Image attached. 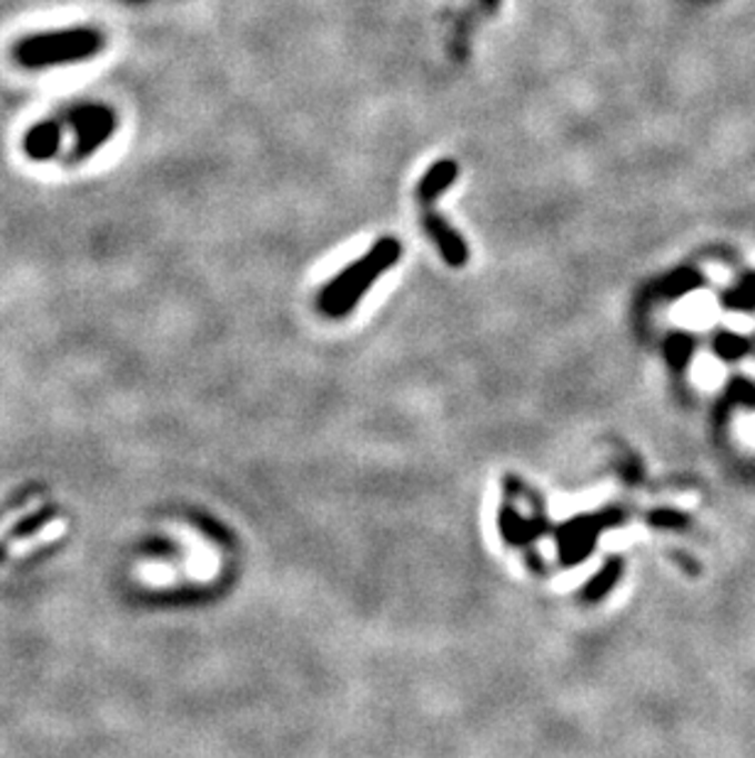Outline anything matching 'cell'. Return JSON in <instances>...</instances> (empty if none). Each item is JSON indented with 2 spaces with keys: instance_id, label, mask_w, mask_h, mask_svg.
Listing matches in <instances>:
<instances>
[{
  "instance_id": "5",
  "label": "cell",
  "mask_w": 755,
  "mask_h": 758,
  "mask_svg": "<svg viewBox=\"0 0 755 758\" xmlns=\"http://www.w3.org/2000/svg\"><path fill=\"white\" fill-rule=\"evenodd\" d=\"M59 146H62V123L59 121L34 123L22 140V150L34 162L52 160L59 152Z\"/></svg>"
},
{
  "instance_id": "10",
  "label": "cell",
  "mask_w": 755,
  "mask_h": 758,
  "mask_svg": "<svg viewBox=\"0 0 755 758\" xmlns=\"http://www.w3.org/2000/svg\"><path fill=\"white\" fill-rule=\"evenodd\" d=\"M689 351H692V339L689 337H684V335H675L670 341H667V353H670V359L672 363H684V359L689 357Z\"/></svg>"
},
{
  "instance_id": "4",
  "label": "cell",
  "mask_w": 755,
  "mask_h": 758,
  "mask_svg": "<svg viewBox=\"0 0 755 758\" xmlns=\"http://www.w3.org/2000/svg\"><path fill=\"white\" fill-rule=\"evenodd\" d=\"M422 223H424V231H427V236L434 241L436 251H440V256L444 258L446 266H452V268L466 266L469 246L462 239V233H456L450 223L436 215V211H432V207L424 209Z\"/></svg>"
},
{
  "instance_id": "8",
  "label": "cell",
  "mask_w": 755,
  "mask_h": 758,
  "mask_svg": "<svg viewBox=\"0 0 755 758\" xmlns=\"http://www.w3.org/2000/svg\"><path fill=\"white\" fill-rule=\"evenodd\" d=\"M714 349L722 359H741L743 353L748 351V341L741 339L736 335H728V331H722V335H716L714 339Z\"/></svg>"
},
{
  "instance_id": "6",
  "label": "cell",
  "mask_w": 755,
  "mask_h": 758,
  "mask_svg": "<svg viewBox=\"0 0 755 758\" xmlns=\"http://www.w3.org/2000/svg\"><path fill=\"white\" fill-rule=\"evenodd\" d=\"M459 177V164L454 160H440L434 162L432 168L424 172V177L417 184V199L420 205L427 209L432 207L434 199H440L446 189L454 184V180Z\"/></svg>"
},
{
  "instance_id": "1",
  "label": "cell",
  "mask_w": 755,
  "mask_h": 758,
  "mask_svg": "<svg viewBox=\"0 0 755 758\" xmlns=\"http://www.w3.org/2000/svg\"><path fill=\"white\" fill-rule=\"evenodd\" d=\"M400 256H403V246L393 236L375 241L369 253L353 260L346 270H341L322 290L320 310L326 317H346L359 305L363 295L369 292L373 282L397 263Z\"/></svg>"
},
{
  "instance_id": "7",
  "label": "cell",
  "mask_w": 755,
  "mask_h": 758,
  "mask_svg": "<svg viewBox=\"0 0 755 758\" xmlns=\"http://www.w3.org/2000/svg\"><path fill=\"white\" fill-rule=\"evenodd\" d=\"M702 282H704V278L699 276L697 270L682 268V270L670 272V276H665L663 280H657L655 286L651 288V295H655V298H660V300H677V298H682V295H687L694 288H699Z\"/></svg>"
},
{
  "instance_id": "3",
  "label": "cell",
  "mask_w": 755,
  "mask_h": 758,
  "mask_svg": "<svg viewBox=\"0 0 755 758\" xmlns=\"http://www.w3.org/2000/svg\"><path fill=\"white\" fill-rule=\"evenodd\" d=\"M67 123L74 128L77 143L69 162H81L91 158L105 140L115 133L118 118L111 106L105 103H77L67 111Z\"/></svg>"
},
{
  "instance_id": "9",
  "label": "cell",
  "mask_w": 755,
  "mask_h": 758,
  "mask_svg": "<svg viewBox=\"0 0 755 758\" xmlns=\"http://www.w3.org/2000/svg\"><path fill=\"white\" fill-rule=\"evenodd\" d=\"M724 302L728 307H736V310H751V307H755V276H748L736 290H731Z\"/></svg>"
},
{
  "instance_id": "2",
  "label": "cell",
  "mask_w": 755,
  "mask_h": 758,
  "mask_svg": "<svg viewBox=\"0 0 755 758\" xmlns=\"http://www.w3.org/2000/svg\"><path fill=\"white\" fill-rule=\"evenodd\" d=\"M105 44L103 32L97 28H69L38 32L22 38L13 47V59L26 69H44L59 64H74L97 57Z\"/></svg>"
}]
</instances>
